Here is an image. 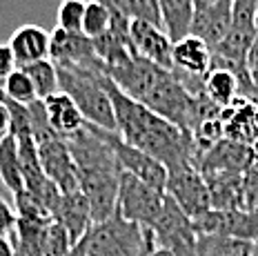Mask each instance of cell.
I'll list each match as a JSON object with an SVG mask.
<instances>
[{"instance_id":"6da1fadb","label":"cell","mask_w":258,"mask_h":256,"mask_svg":"<svg viewBox=\"0 0 258 256\" xmlns=\"http://www.w3.org/2000/svg\"><path fill=\"white\" fill-rule=\"evenodd\" d=\"M105 87L114 105L116 130L122 141L163 163L167 172L185 163L198 165V149L191 134L122 94L109 76H105Z\"/></svg>"},{"instance_id":"7a4b0ae2","label":"cell","mask_w":258,"mask_h":256,"mask_svg":"<svg viewBox=\"0 0 258 256\" xmlns=\"http://www.w3.org/2000/svg\"><path fill=\"white\" fill-rule=\"evenodd\" d=\"M60 92L76 103L85 120L94 127L107 132L116 130L114 105L105 87V69L78 67V65H56Z\"/></svg>"},{"instance_id":"3957f363","label":"cell","mask_w":258,"mask_h":256,"mask_svg":"<svg viewBox=\"0 0 258 256\" xmlns=\"http://www.w3.org/2000/svg\"><path fill=\"white\" fill-rule=\"evenodd\" d=\"M80 243L87 256H149L156 249L152 229L118 214L94 223Z\"/></svg>"},{"instance_id":"277c9868","label":"cell","mask_w":258,"mask_h":256,"mask_svg":"<svg viewBox=\"0 0 258 256\" xmlns=\"http://www.w3.org/2000/svg\"><path fill=\"white\" fill-rule=\"evenodd\" d=\"M165 207V194L147 183H143L136 176L120 172V183H118V203L116 214L125 221L138 223L143 227H149L158 221L160 212Z\"/></svg>"},{"instance_id":"5b68a950","label":"cell","mask_w":258,"mask_h":256,"mask_svg":"<svg viewBox=\"0 0 258 256\" xmlns=\"http://www.w3.org/2000/svg\"><path fill=\"white\" fill-rule=\"evenodd\" d=\"M156 247L167 249L174 256H196L198 232L194 221L165 194V207L152 225Z\"/></svg>"},{"instance_id":"8992f818","label":"cell","mask_w":258,"mask_h":256,"mask_svg":"<svg viewBox=\"0 0 258 256\" xmlns=\"http://www.w3.org/2000/svg\"><path fill=\"white\" fill-rule=\"evenodd\" d=\"M165 194H167L191 221L212 210V196H209L207 180H205V176H203L201 167L194 163H185V165H180V167L169 169Z\"/></svg>"},{"instance_id":"52a82bcc","label":"cell","mask_w":258,"mask_h":256,"mask_svg":"<svg viewBox=\"0 0 258 256\" xmlns=\"http://www.w3.org/2000/svg\"><path fill=\"white\" fill-rule=\"evenodd\" d=\"M36 145H38V158H40L42 172L47 174V178H49L62 194L80 191L76 163H74V158H72L67 141L58 136L56 132H49V134L36 138Z\"/></svg>"},{"instance_id":"ba28073f","label":"cell","mask_w":258,"mask_h":256,"mask_svg":"<svg viewBox=\"0 0 258 256\" xmlns=\"http://www.w3.org/2000/svg\"><path fill=\"white\" fill-rule=\"evenodd\" d=\"M100 134H103V138L109 143V147L114 149L116 161H118V165H120V172L136 176V178H141L143 183H147L149 187H154V189H158V191L165 194V185H167V167H165L163 163H158L156 158L149 156V154H145V152H141V149L132 147L129 143H125L118 132L100 130Z\"/></svg>"},{"instance_id":"9c48e42d","label":"cell","mask_w":258,"mask_h":256,"mask_svg":"<svg viewBox=\"0 0 258 256\" xmlns=\"http://www.w3.org/2000/svg\"><path fill=\"white\" fill-rule=\"evenodd\" d=\"M198 234L227 236L247 243H258V214L247 210H209L194 218Z\"/></svg>"},{"instance_id":"30bf717a","label":"cell","mask_w":258,"mask_h":256,"mask_svg":"<svg viewBox=\"0 0 258 256\" xmlns=\"http://www.w3.org/2000/svg\"><path fill=\"white\" fill-rule=\"evenodd\" d=\"M129 40L138 58H145L169 72L174 69V42L160 25L147 23V20H134L129 23Z\"/></svg>"},{"instance_id":"8fae6325","label":"cell","mask_w":258,"mask_h":256,"mask_svg":"<svg viewBox=\"0 0 258 256\" xmlns=\"http://www.w3.org/2000/svg\"><path fill=\"white\" fill-rule=\"evenodd\" d=\"M49 58L56 65H78V67H94L105 69L100 58L96 56L94 42L85 34H69L62 29L51 31V51Z\"/></svg>"},{"instance_id":"7c38bea8","label":"cell","mask_w":258,"mask_h":256,"mask_svg":"<svg viewBox=\"0 0 258 256\" xmlns=\"http://www.w3.org/2000/svg\"><path fill=\"white\" fill-rule=\"evenodd\" d=\"M232 3L234 0H216L209 7L196 9L191 23V36L201 38L207 47L214 49L232 27Z\"/></svg>"},{"instance_id":"4fadbf2b","label":"cell","mask_w":258,"mask_h":256,"mask_svg":"<svg viewBox=\"0 0 258 256\" xmlns=\"http://www.w3.org/2000/svg\"><path fill=\"white\" fill-rule=\"evenodd\" d=\"M7 45L16 58V65L29 67L34 62L49 60L51 34L38 27V25H23L12 34Z\"/></svg>"},{"instance_id":"5bb4252c","label":"cell","mask_w":258,"mask_h":256,"mask_svg":"<svg viewBox=\"0 0 258 256\" xmlns=\"http://www.w3.org/2000/svg\"><path fill=\"white\" fill-rule=\"evenodd\" d=\"M53 221H58L67 229L69 238L74 245H78L85 238V234L89 232V227L94 225L89 210V201L85 199L83 191H74V194H62L60 201L53 212Z\"/></svg>"},{"instance_id":"9a60e30c","label":"cell","mask_w":258,"mask_h":256,"mask_svg":"<svg viewBox=\"0 0 258 256\" xmlns=\"http://www.w3.org/2000/svg\"><path fill=\"white\" fill-rule=\"evenodd\" d=\"M212 47L196 36H187L174 42V69L176 74H185L194 78H205L212 69Z\"/></svg>"},{"instance_id":"2e32d148","label":"cell","mask_w":258,"mask_h":256,"mask_svg":"<svg viewBox=\"0 0 258 256\" xmlns=\"http://www.w3.org/2000/svg\"><path fill=\"white\" fill-rule=\"evenodd\" d=\"M42 103H45L47 120H49L51 130L56 132L60 138L69 141L72 136H76L78 132L85 130L87 120H85V116L80 114V109L76 107V103H74L67 94L58 92V94L49 96L47 100H42Z\"/></svg>"},{"instance_id":"e0dca14e","label":"cell","mask_w":258,"mask_h":256,"mask_svg":"<svg viewBox=\"0 0 258 256\" xmlns=\"http://www.w3.org/2000/svg\"><path fill=\"white\" fill-rule=\"evenodd\" d=\"M194 12H196L194 0H158L160 27L171 38V42L191 36Z\"/></svg>"},{"instance_id":"ac0fdd59","label":"cell","mask_w":258,"mask_h":256,"mask_svg":"<svg viewBox=\"0 0 258 256\" xmlns=\"http://www.w3.org/2000/svg\"><path fill=\"white\" fill-rule=\"evenodd\" d=\"M0 180L12 194H20L25 189V176L23 165H20L18 143L14 136H7L0 141Z\"/></svg>"},{"instance_id":"d6986e66","label":"cell","mask_w":258,"mask_h":256,"mask_svg":"<svg viewBox=\"0 0 258 256\" xmlns=\"http://www.w3.org/2000/svg\"><path fill=\"white\" fill-rule=\"evenodd\" d=\"M251 252H254V243L227 238V236L198 234L196 256H251Z\"/></svg>"},{"instance_id":"ffe728a7","label":"cell","mask_w":258,"mask_h":256,"mask_svg":"<svg viewBox=\"0 0 258 256\" xmlns=\"http://www.w3.org/2000/svg\"><path fill=\"white\" fill-rule=\"evenodd\" d=\"M111 9V14L129 20H147V23L160 25L158 16V0H100Z\"/></svg>"},{"instance_id":"44dd1931","label":"cell","mask_w":258,"mask_h":256,"mask_svg":"<svg viewBox=\"0 0 258 256\" xmlns=\"http://www.w3.org/2000/svg\"><path fill=\"white\" fill-rule=\"evenodd\" d=\"M20 69H25L27 76L31 78L38 100H47L49 96L60 92V85H58V69H56V62H53L51 58L49 60L34 62V65H29V67H20Z\"/></svg>"},{"instance_id":"7402d4cb","label":"cell","mask_w":258,"mask_h":256,"mask_svg":"<svg viewBox=\"0 0 258 256\" xmlns=\"http://www.w3.org/2000/svg\"><path fill=\"white\" fill-rule=\"evenodd\" d=\"M114 23V14L111 9L103 5L100 0H87V7H85V20H83V34L89 40H96L100 36H105L111 29Z\"/></svg>"},{"instance_id":"603a6c76","label":"cell","mask_w":258,"mask_h":256,"mask_svg":"<svg viewBox=\"0 0 258 256\" xmlns=\"http://www.w3.org/2000/svg\"><path fill=\"white\" fill-rule=\"evenodd\" d=\"M0 85H3L5 96H7L9 100H14V103H18V105L29 107L31 103L38 100L36 89H34V83H31V78L27 76L25 69H20V67H16L14 72L7 76V81L0 83Z\"/></svg>"},{"instance_id":"cb8c5ba5","label":"cell","mask_w":258,"mask_h":256,"mask_svg":"<svg viewBox=\"0 0 258 256\" xmlns=\"http://www.w3.org/2000/svg\"><path fill=\"white\" fill-rule=\"evenodd\" d=\"M87 0H62L58 7V29L69 34H83V20Z\"/></svg>"},{"instance_id":"d4e9b609","label":"cell","mask_w":258,"mask_h":256,"mask_svg":"<svg viewBox=\"0 0 258 256\" xmlns=\"http://www.w3.org/2000/svg\"><path fill=\"white\" fill-rule=\"evenodd\" d=\"M243 210L258 214V158L243 174Z\"/></svg>"},{"instance_id":"484cf974","label":"cell","mask_w":258,"mask_h":256,"mask_svg":"<svg viewBox=\"0 0 258 256\" xmlns=\"http://www.w3.org/2000/svg\"><path fill=\"white\" fill-rule=\"evenodd\" d=\"M16 227H18V214H16V207L0 196V236L14 241L16 238Z\"/></svg>"},{"instance_id":"4316f807","label":"cell","mask_w":258,"mask_h":256,"mask_svg":"<svg viewBox=\"0 0 258 256\" xmlns=\"http://www.w3.org/2000/svg\"><path fill=\"white\" fill-rule=\"evenodd\" d=\"M18 67L16 65V58L12 54V49H9V45L5 42V45H0V83L7 81V76L14 72V69Z\"/></svg>"},{"instance_id":"83f0119b","label":"cell","mask_w":258,"mask_h":256,"mask_svg":"<svg viewBox=\"0 0 258 256\" xmlns=\"http://www.w3.org/2000/svg\"><path fill=\"white\" fill-rule=\"evenodd\" d=\"M7 136H12V114L3 98H0V141H5Z\"/></svg>"},{"instance_id":"f1b7e54d","label":"cell","mask_w":258,"mask_h":256,"mask_svg":"<svg viewBox=\"0 0 258 256\" xmlns=\"http://www.w3.org/2000/svg\"><path fill=\"white\" fill-rule=\"evenodd\" d=\"M247 67H249V72H258V20H256V34H254V40H251L249 54H247Z\"/></svg>"},{"instance_id":"f546056e","label":"cell","mask_w":258,"mask_h":256,"mask_svg":"<svg viewBox=\"0 0 258 256\" xmlns=\"http://www.w3.org/2000/svg\"><path fill=\"white\" fill-rule=\"evenodd\" d=\"M245 103H251L254 107H258V72H251V81H249V89H247Z\"/></svg>"},{"instance_id":"4dcf8cb0","label":"cell","mask_w":258,"mask_h":256,"mask_svg":"<svg viewBox=\"0 0 258 256\" xmlns=\"http://www.w3.org/2000/svg\"><path fill=\"white\" fill-rule=\"evenodd\" d=\"M0 256H14V243L0 236Z\"/></svg>"},{"instance_id":"1f68e13d","label":"cell","mask_w":258,"mask_h":256,"mask_svg":"<svg viewBox=\"0 0 258 256\" xmlns=\"http://www.w3.org/2000/svg\"><path fill=\"white\" fill-rule=\"evenodd\" d=\"M62 256H87V252H85V245L78 243V245H74V247H72V252H67Z\"/></svg>"},{"instance_id":"d6a6232c","label":"cell","mask_w":258,"mask_h":256,"mask_svg":"<svg viewBox=\"0 0 258 256\" xmlns=\"http://www.w3.org/2000/svg\"><path fill=\"white\" fill-rule=\"evenodd\" d=\"M216 0H194V7L196 9H203V7H209V5H214Z\"/></svg>"},{"instance_id":"836d02e7","label":"cell","mask_w":258,"mask_h":256,"mask_svg":"<svg viewBox=\"0 0 258 256\" xmlns=\"http://www.w3.org/2000/svg\"><path fill=\"white\" fill-rule=\"evenodd\" d=\"M251 256H258V243H254V252H251Z\"/></svg>"}]
</instances>
